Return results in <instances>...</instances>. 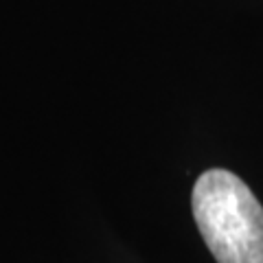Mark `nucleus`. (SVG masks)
<instances>
[{
    "instance_id": "nucleus-1",
    "label": "nucleus",
    "mask_w": 263,
    "mask_h": 263,
    "mask_svg": "<svg viewBox=\"0 0 263 263\" xmlns=\"http://www.w3.org/2000/svg\"><path fill=\"white\" fill-rule=\"evenodd\" d=\"M191 209L217 263H263V206L239 176L204 171L193 184Z\"/></svg>"
}]
</instances>
